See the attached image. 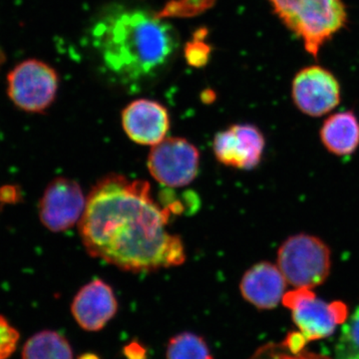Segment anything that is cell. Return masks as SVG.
<instances>
[{
	"label": "cell",
	"mask_w": 359,
	"mask_h": 359,
	"mask_svg": "<svg viewBox=\"0 0 359 359\" xmlns=\"http://www.w3.org/2000/svg\"><path fill=\"white\" fill-rule=\"evenodd\" d=\"M173 212L160 205L143 180L110 174L90 191L79 221L90 256L130 273H151L181 266L186 250L168 231Z\"/></svg>",
	"instance_id": "6da1fadb"
},
{
	"label": "cell",
	"mask_w": 359,
	"mask_h": 359,
	"mask_svg": "<svg viewBox=\"0 0 359 359\" xmlns=\"http://www.w3.org/2000/svg\"><path fill=\"white\" fill-rule=\"evenodd\" d=\"M90 37L103 74L128 90L157 80L173 62L180 45L178 32L158 14L122 6L99 14Z\"/></svg>",
	"instance_id": "7a4b0ae2"
},
{
	"label": "cell",
	"mask_w": 359,
	"mask_h": 359,
	"mask_svg": "<svg viewBox=\"0 0 359 359\" xmlns=\"http://www.w3.org/2000/svg\"><path fill=\"white\" fill-rule=\"evenodd\" d=\"M273 14L316 58L348 21L344 0H268Z\"/></svg>",
	"instance_id": "3957f363"
},
{
	"label": "cell",
	"mask_w": 359,
	"mask_h": 359,
	"mask_svg": "<svg viewBox=\"0 0 359 359\" xmlns=\"http://www.w3.org/2000/svg\"><path fill=\"white\" fill-rule=\"evenodd\" d=\"M278 266L294 287H313L327 280L332 250L321 238L309 233L290 236L278 250Z\"/></svg>",
	"instance_id": "277c9868"
},
{
	"label": "cell",
	"mask_w": 359,
	"mask_h": 359,
	"mask_svg": "<svg viewBox=\"0 0 359 359\" xmlns=\"http://www.w3.org/2000/svg\"><path fill=\"white\" fill-rule=\"evenodd\" d=\"M282 302L292 311V320L306 342L330 337L348 318L344 302L323 301L309 287L285 292Z\"/></svg>",
	"instance_id": "5b68a950"
},
{
	"label": "cell",
	"mask_w": 359,
	"mask_h": 359,
	"mask_svg": "<svg viewBox=\"0 0 359 359\" xmlns=\"http://www.w3.org/2000/svg\"><path fill=\"white\" fill-rule=\"evenodd\" d=\"M57 72L39 59H26L7 75V94L16 107L28 113H42L55 101Z\"/></svg>",
	"instance_id": "8992f818"
},
{
	"label": "cell",
	"mask_w": 359,
	"mask_h": 359,
	"mask_svg": "<svg viewBox=\"0 0 359 359\" xmlns=\"http://www.w3.org/2000/svg\"><path fill=\"white\" fill-rule=\"evenodd\" d=\"M200 159V151L191 142L170 137L152 146L148 156V170L163 185L181 188L197 178Z\"/></svg>",
	"instance_id": "52a82bcc"
},
{
	"label": "cell",
	"mask_w": 359,
	"mask_h": 359,
	"mask_svg": "<svg viewBox=\"0 0 359 359\" xmlns=\"http://www.w3.org/2000/svg\"><path fill=\"white\" fill-rule=\"evenodd\" d=\"M292 98L304 114L321 117L339 106L341 87L332 71L320 65L306 66L292 79Z\"/></svg>",
	"instance_id": "ba28073f"
},
{
	"label": "cell",
	"mask_w": 359,
	"mask_h": 359,
	"mask_svg": "<svg viewBox=\"0 0 359 359\" xmlns=\"http://www.w3.org/2000/svg\"><path fill=\"white\" fill-rule=\"evenodd\" d=\"M85 205L86 200L79 184L58 177L48 184L40 200V221L53 233L69 230L81 219Z\"/></svg>",
	"instance_id": "9c48e42d"
},
{
	"label": "cell",
	"mask_w": 359,
	"mask_h": 359,
	"mask_svg": "<svg viewBox=\"0 0 359 359\" xmlns=\"http://www.w3.org/2000/svg\"><path fill=\"white\" fill-rule=\"evenodd\" d=\"M266 139L252 124H235L216 134L212 150L216 159L226 167L252 170L263 159Z\"/></svg>",
	"instance_id": "30bf717a"
},
{
	"label": "cell",
	"mask_w": 359,
	"mask_h": 359,
	"mask_svg": "<svg viewBox=\"0 0 359 359\" xmlns=\"http://www.w3.org/2000/svg\"><path fill=\"white\" fill-rule=\"evenodd\" d=\"M118 302L107 283L95 278L79 290L71 304V313L82 330L95 332L115 318Z\"/></svg>",
	"instance_id": "8fae6325"
},
{
	"label": "cell",
	"mask_w": 359,
	"mask_h": 359,
	"mask_svg": "<svg viewBox=\"0 0 359 359\" xmlns=\"http://www.w3.org/2000/svg\"><path fill=\"white\" fill-rule=\"evenodd\" d=\"M123 130L135 143L154 146L166 138L170 130L169 112L164 105L149 99L132 101L122 111Z\"/></svg>",
	"instance_id": "7c38bea8"
},
{
	"label": "cell",
	"mask_w": 359,
	"mask_h": 359,
	"mask_svg": "<svg viewBox=\"0 0 359 359\" xmlns=\"http://www.w3.org/2000/svg\"><path fill=\"white\" fill-rule=\"evenodd\" d=\"M287 280L278 264L261 262L243 276L240 290L245 302L262 311L276 308L287 290Z\"/></svg>",
	"instance_id": "4fadbf2b"
},
{
	"label": "cell",
	"mask_w": 359,
	"mask_h": 359,
	"mask_svg": "<svg viewBox=\"0 0 359 359\" xmlns=\"http://www.w3.org/2000/svg\"><path fill=\"white\" fill-rule=\"evenodd\" d=\"M321 143L335 156L353 154L359 147V119L351 110L328 116L320 130Z\"/></svg>",
	"instance_id": "5bb4252c"
},
{
	"label": "cell",
	"mask_w": 359,
	"mask_h": 359,
	"mask_svg": "<svg viewBox=\"0 0 359 359\" xmlns=\"http://www.w3.org/2000/svg\"><path fill=\"white\" fill-rule=\"evenodd\" d=\"M22 359H74L72 347L62 334L43 330L26 341Z\"/></svg>",
	"instance_id": "9a60e30c"
},
{
	"label": "cell",
	"mask_w": 359,
	"mask_h": 359,
	"mask_svg": "<svg viewBox=\"0 0 359 359\" xmlns=\"http://www.w3.org/2000/svg\"><path fill=\"white\" fill-rule=\"evenodd\" d=\"M166 359H214V356L204 337L184 332L170 339Z\"/></svg>",
	"instance_id": "2e32d148"
},
{
	"label": "cell",
	"mask_w": 359,
	"mask_h": 359,
	"mask_svg": "<svg viewBox=\"0 0 359 359\" xmlns=\"http://www.w3.org/2000/svg\"><path fill=\"white\" fill-rule=\"evenodd\" d=\"M334 359H359V306L342 325Z\"/></svg>",
	"instance_id": "e0dca14e"
},
{
	"label": "cell",
	"mask_w": 359,
	"mask_h": 359,
	"mask_svg": "<svg viewBox=\"0 0 359 359\" xmlns=\"http://www.w3.org/2000/svg\"><path fill=\"white\" fill-rule=\"evenodd\" d=\"M249 359H330L320 354L311 353L308 351H292L283 342L280 344H269L259 347Z\"/></svg>",
	"instance_id": "ac0fdd59"
},
{
	"label": "cell",
	"mask_w": 359,
	"mask_h": 359,
	"mask_svg": "<svg viewBox=\"0 0 359 359\" xmlns=\"http://www.w3.org/2000/svg\"><path fill=\"white\" fill-rule=\"evenodd\" d=\"M20 337L18 330L4 316H0V359L11 358L15 351Z\"/></svg>",
	"instance_id": "d6986e66"
},
{
	"label": "cell",
	"mask_w": 359,
	"mask_h": 359,
	"mask_svg": "<svg viewBox=\"0 0 359 359\" xmlns=\"http://www.w3.org/2000/svg\"><path fill=\"white\" fill-rule=\"evenodd\" d=\"M185 54L187 60L191 65L201 67L208 62L210 47L197 39L187 44Z\"/></svg>",
	"instance_id": "ffe728a7"
},
{
	"label": "cell",
	"mask_w": 359,
	"mask_h": 359,
	"mask_svg": "<svg viewBox=\"0 0 359 359\" xmlns=\"http://www.w3.org/2000/svg\"><path fill=\"white\" fill-rule=\"evenodd\" d=\"M123 354L126 359H148L149 351L138 339H133L123 347Z\"/></svg>",
	"instance_id": "44dd1931"
},
{
	"label": "cell",
	"mask_w": 359,
	"mask_h": 359,
	"mask_svg": "<svg viewBox=\"0 0 359 359\" xmlns=\"http://www.w3.org/2000/svg\"><path fill=\"white\" fill-rule=\"evenodd\" d=\"M16 189L14 187H6V188L1 189L2 196H4V200H6V202L11 203L13 202V200L16 199Z\"/></svg>",
	"instance_id": "7402d4cb"
},
{
	"label": "cell",
	"mask_w": 359,
	"mask_h": 359,
	"mask_svg": "<svg viewBox=\"0 0 359 359\" xmlns=\"http://www.w3.org/2000/svg\"><path fill=\"white\" fill-rule=\"evenodd\" d=\"M78 359H101L100 356L97 355L96 353H86L80 355Z\"/></svg>",
	"instance_id": "603a6c76"
}]
</instances>
